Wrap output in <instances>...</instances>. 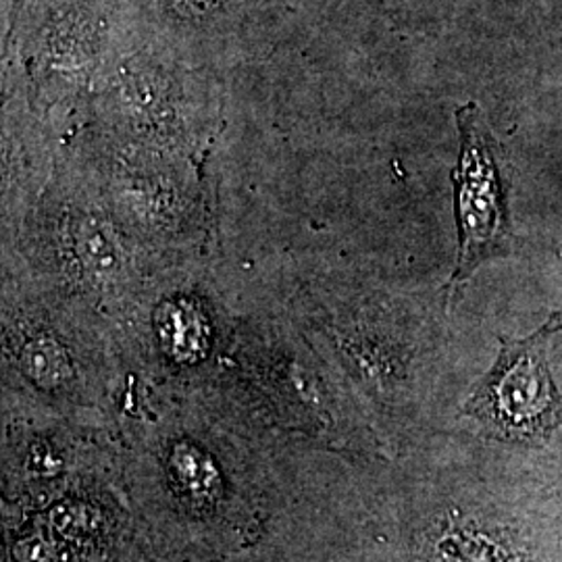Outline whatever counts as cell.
<instances>
[{
	"label": "cell",
	"instance_id": "obj_1",
	"mask_svg": "<svg viewBox=\"0 0 562 562\" xmlns=\"http://www.w3.org/2000/svg\"><path fill=\"white\" fill-rule=\"evenodd\" d=\"M457 127L461 148L452 186L459 250L448 290L469 280L483 262L508 257L517 241L510 220V162L490 132L480 104L459 106Z\"/></svg>",
	"mask_w": 562,
	"mask_h": 562
},
{
	"label": "cell",
	"instance_id": "obj_2",
	"mask_svg": "<svg viewBox=\"0 0 562 562\" xmlns=\"http://www.w3.org/2000/svg\"><path fill=\"white\" fill-rule=\"evenodd\" d=\"M561 329L562 313L554 311L527 338L501 336L498 359L473 387L462 413L504 442H546L562 427V394L548 362L550 341Z\"/></svg>",
	"mask_w": 562,
	"mask_h": 562
}]
</instances>
